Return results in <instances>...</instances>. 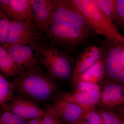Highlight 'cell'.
<instances>
[{
    "mask_svg": "<svg viewBox=\"0 0 124 124\" xmlns=\"http://www.w3.org/2000/svg\"><path fill=\"white\" fill-rule=\"evenodd\" d=\"M12 82L20 97L35 102L48 101L56 91L53 81L38 67L16 76Z\"/></svg>",
    "mask_w": 124,
    "mask_h": 124,
    "instance_id": "6da1fadb",
    "label": "cell"
},
{
    "mask_svg": "<svg viewBox=\"0 0 124 124\" xmlns=\"http://www.w3.org/2000/svg\"><path fill=\"white\" fill-rule=\"evenodd\" d=\"M90 29L116 44L124 46V36L103 13L97 0H73Z\"/></svg>",
    "mask_w": 124,
    "mask_h": 124,
    "instance_id": "7a4b0ae2",
    "label": "cell"
},
{
    "mask_svg": "<svg viewBox=\"0 0 124 124\" xmlns=\"http://www.w3.org/2000/svg\"><path fill=\"white\" fill-rule=\"evenodd\" d=\"M38 62L44 66L51 77L60 80L71 78L75 66L69 55L53 46L37 42L30 45Z\"/></svg>",
    "mask_w": 124,
    "mask_h": 124,
    "instance_id": "3957f363",
    "label": "cell"
},
{
    "mask_svg": "<svg viewBox=\"0 0 124 124\" xmlns=\"http://www.w3.org/2000/svg\"><path fill=\"white\" fill-rule=\"evenodd\" d=\"M53 23L90 29L73 0H55L50 23Z\"/></svg>",
    "mask_w": 124,
    "mask_h": 124,
    "instance_id": "277c9868",
    "label": "cell"
},
{
    "mask_svg": "<svg viewBox=\"0 0 124 124\" xmlns=\"http://www.w3.org/2000/svg\"><path fill=\"white\" fill-rule=\"evenodd\" d=\"M39 31L33 23L11 20L6 42L2 46L6 48L14 45L32 44L37 42Z\"/></svg>",
    "mask_w": 124,
    "mask_h": 124,
    "instance_id": "5b68a950",
    "label": "cell"
},
{
    "mask_svg": "<svg viewBox=\"0 0 124 124\" xmlns=\"http://www.w3.org/2000/svg\"><path fill=\"white\" fill-rule=\"evenodd\" d=\"M90 28L72 26L57 23H50L47 31L49 37L64 44H77L85 39Z\"/></svg>",
    "mask_w": 124,
    "mask_h": 124,
    "instance_id": "8992f818",
    "label": "cell"
},
{
    "mask_svg": "<svg viewBox=\"0 0 124 124\" xmlns=\"http://www.w3.org/2000/svg\"><path fill=\"white\" fill-rule=\"evenodd\" d=\"M1 106L5 111L13 113L26 120L42 118L45 114L44 109L34 102L20 97H14Z\"/></svg>",
    "mask_w": 124,
    "mask_h": 124,
    "instance_id": "52a82bcc",
    "label": "cell"
},
{
    "mask_svg": "<svg viewBox=\"0 0 124 124\" xmlns=\"http://www.w3.org/2000/svg\"><path fill=\"white\" fill-rule=\"evenodd\" d=\"M5 48L13 58L19 75L31 68L38 67V59L31 46L14 45Z\"/></svg>",
    "mask_w": 124,
    "mask_h": 124,
    "instance_id": "ba28073f",
    "label": "cell"
},
{
    "mask_svg": "<svg viewBox=\"0 0 124 124\" xmlns=\"http://www.w3.org/2000/svg\"><path fill=\"white\" fill-rule=\"evenodd\" d=\"M33 23L38 31L47 32L50 24L55 5L53 0H31Z\"/></svg>",
    "mask_w": 124,
    "mask_h": 124,
    "instance_id": "9c48e42d",
    "label": "cell"
},
{
    "mask_svg": "<svg viewBox=\"0 0 124 124\" xmlns=\"http://www.w3.org/2000/svg\"><path fill=\"white\" fill-rule=\"evenodd\" d=\"M124 46L113 43L104 62L106 75L109 79L117 81L124 68Z\"/></svg>",
    "mask_w": 124,
    "mask_h": 124,
    "instance_id": "30bf717a",
    "label": "cell"
},
{
    "mask_svg": "<svg viewBox=\"0 0 124 124\" xmlns=\"http://www.w3.org/2000/svg\"><path fill=\"white\" fill-rule=\"evenodd\" d=\"M102 55V50L96 46H90L85 49L78 58L76 62L71 78L73 83L97 62L101 59Z\"/></svg>",
    "mask_w": 124,
    "mask_h": 124,
    "instance_id": "8fae6325",
    "label": "cell"
},
{
    "mask_svg": "<svg viewBox=\"0 0 124 124\" xmlns=\"http://www.w3.org/2000/svg\"><path fill=\"white\" fill-rule=\"evenodd\" d=\"M1 11L10 21L33 23L31 0H9L8 4Z\"/></svg>",
    "mask_w": 124,
    "mask_h": 124,
    "instance_id": "7c38bea8",
    "label": "cell"
},
{
    "mask_svg": "<svg viewBox=\"0 0 124 124\" xmlns=\"http://www.w3.org/2000/svg\"><path fill=\"white\" fill-rule=\"evenodd\" d=\"M99 104L106 108L124 105V85L114 82L106 85L101 91Z\"/></svg>",
    "mask_w": 124,
    "mask_h": 124,
    "instance_id": "4fadbf2b",
    "label": "cell"
},
{
    "mask_svg": "<svg viewBox=\"0 0 124 124\" xmlns=\"http://www.w3.org/2000/svg\"><path fill=\"white\" fill-rule=\"evenodd\" d=\"M60 119L70 124H75L82 119L87 109L73 103L59 99L54 104Z\"/></svg>",
    "mask_w": 124,
    "mask_h": 124,
    "instance_id": "5bb4252c",
    "label": "cell"
},
{
    "mask_svg": "<svg viewBox=\"0 0 124 124\" xmlns=\"http://www.w3.org/2000/svg\"><path fill=\"white\" fill-rule=\"evenodd\" d=\"M100 97L101 93L75 90L71 93H63L59 99L75 103L89 110L93 108L97 104L99 103Z\"/></svg>",
    "mask_w": 124,
    "mask_h": 124,
    "instance_id": "9a60e30c",
    "label": "cell"
},
{
    "mask_svg": "<svg viewBox=\"0 0 124 124\" xmlns=\"http://www.w3.org/2000/svg\"><path fill=\"white\" fill-rule=\"evenodd\" d=\"M105 75L104 61L101 59L81 76L73 84L74 85L79 81L98 84L103 79Z\"/></svg>",
    "mask_w": 124,
    "mask_h": 124,
    "instance_id": "2e32d148",
    "label": "cell"
},
{
    "mask_svg": "<svg viewBox=\"0 0 124 124\" xmlns=\"http://www.w3.org/2000/svg\"><path fill=\"white\" fill-rule=\"evenodd\" d=\"M0 71L8 78L15 77L19 75L17 68L8 51L0 45Z\"/></svg>",
    "mask_w": 124,
    "mask_h": 124,
    "instance_id": "e0dca14e",
    "label": "cell"
},
{
    "mask_svg": "<svg viewBox=\"0 0 124 124\" xmlns=\"http://www.w3.org/2000/svg\"><path fill=\"white\" fill-rule=\"evenodd\" d=\"M15 91L13 82L8 81L0 72V106L11 101Z\"/></svg>",
    "mask_w": 124,
    "mask_h": 124,
    "instance_id": "ac0fdd59",
    "label": "cell"
},
{
    "mask_svg": "<svg viewBox=\"0 0 124 124\" xmlns=\"http://www.w3.org/2000/svg\"><path fill=\"white\" fill-rule=\"evenodd\" d=\"M42 118V124H62L60 118L54 104L46 105Z\"/></svg>",
    "mask_w": 124,
    "mask_h": 124,
    "instance_id": "d6986e66",
    "label": "cell"
},
{
    "mask_svg": "<svg viewBox=\"0 0 124 124\" xmlns=\"http://www.w3.org/2000/svg\"><path fill=\"white\" fill-rule=\"evenodd\" d=\"M97 0L103 13L113 22H115L116 17V0Z\"/></svg>",
    "mask_w": 124,
    "mask_h": 124,
    "instance_id": "ffe728a7",
    "label": "cell"
},
{
    "mask_svg": "<svg viewBox=\"0 0 124 124\" xmlns=\"http://www.w3.org/2000/svg\"><path fill=\"white\" fill-rule=\"evenodd\" d=\"M10 20L0 10V45L3 46L6 42Z\"/></svg>",
    "mask_w": 124,
    "mask_h": 124,
    "instance_id": "44dd1931",
    "label": "cell"
},
{
    "mask_svg": "<svg viewBox=\"0 0 124 124\" xmlns=\"http://www.w3.org/2000/svg\"><path fill=\"white\" fill-rule=\"evenodd\" d=\"M26 120L8 112H4L0 116V124H27Z\"/></svg>",
    "mask_w": 124,
    "mask_h": 124,
    "instance_id": "7402d4cb",
    "label": "cell"
},
{
    "mask_svg": "<svg viewBox=\"0 0 124 124\" xmlns=\"http://www.w3.org/2000/svg\"><path fill=\"white\" fill-rule=\"evenodd\" d=\"M88 124H104L100 112H98L93 108L87 110L82 117Z\"/></svg>",
    "mask_w": 124,
    "mask_h": 124,
    "instance_id": "603a6c76",
    "label": "cell"
},
{
    "mask_svg": "<svg viewBox=\"0 0 124 124\" xmlns=\"http://www.w3.org/2000/svg\"><path fill=\"white\" fill-rule=\"evenodd\" d=\"M74 85L76 86V90L77 91L101 93L100 85L98 84L84 81H79L76 83Z\"/></svg>",
    "mask_w": 124,
    "mask_h": 124,
    "instance_id": "cb8c5ba5",
    "label": "cell"
},
{
    "mask_svg": "<svg viewBox=\"0 0 124 124\" xmlns=\"http://www.w3.org/2000/svg\"><path fill=\"white\" fill-rule=\"evenodd\" d=\"M104 124H122L119 117L113 111L103 110L100 112Z\"/></svg>",
    "mask_w": 124,
    "mask_h": 124,
    "instance_id": "d4e9b609",
    "label": "cell"
},
{
    "mask_svg": "<svg viewBox=\"0 0 124 124\" xmlns=\"http://www.w3.org/2000/svg\"><path fill=\"white\" fill-rule=\"evenodd\" d=\"M115 22L120 27L124 28V0H116Z\"/></svg>",
    "mask_w": 124,
    "mask_h": 124,
    "instance_id": "484cf974",
    "label": "cell"
},
{
    "mask_svg": "<svg viewBox=\"0 0 124 124\" xmlns=\"http://www.w3.org/2000/svg\"><path fill=\"white\" fill-rule=\"evenodd\" d=\"M27 124H42V118H36L29 120Z\"/></svg>",
    "mask_w": 124,
    "mask_h": 124,
    "instance_id": "4316f807",
    "label": "cell"
},
{
    "mask_svg": "<svg viewBox=\"0 0 124 124\" xmlns=\"http://www.w3.org/2000/svg\"><path fill=\"white\" fill-rule=\"evenodd\" d=\"M117 81L124 84V68L119 76Z\"/></svg>",
    "mask_w": 124,
    "mask_h": 124,
    "instance_id": "83f0119b",
    "label": "cell"
},
{
    "mask_svg": "<svg viewBox=\"0 0 124 124\" xmlns=\"http://www.w3.org/2000/svg\"><path fill=\"white\" fill-rule=\"evenodd\" d=\"M75 124H88L86 122H85V120H81L79 122H77Z\"/></svg>",
    "mask_w": 124,
    "mask_h": 124,
    "instance_id": "f1b7e54d",
    "label": "cell"
},
{
    "mask_svg": "<svg viewBox=\"0 0 124 124\" xmlns=\"http://www.w3.org/2000/svg\"><path fill=\"white\" fill-rule=\"evenodd\" d=\"M4 109L2 108V107L1 106H0V116L2 115V113L4 112Z\"/></svg>",
    "mask_w": 124,
    "mask_h": 124,
    "instance_id": "f546056e",
    "label": "cell"
},
{
    "mask_svg": "<svg viewBox=\"0 0 124 124\" xmlns=\"http://www.w3.org/2000/svg\"><path fill=\"white\" fill-rule=\"evenodd\" d=\"M124 124V122H123V124Z\"/></svg>",
    "mask_w": 124,
    "mask_h": 124,
    "instance_id": "4dcf8cb0",
    "label": "cell"
},
{
    "mask_svg": "<svg viewBox=\"0 0 124 124\" xmlns=\"http://www.w3.org/2000/svg\"></svg>",
    "mask_w": 124,
    "mask_h": 124,
    "instance_id": "1f68e13d",
    "label": "cell"
}]
</instances>
